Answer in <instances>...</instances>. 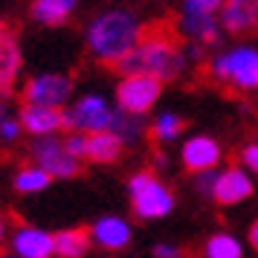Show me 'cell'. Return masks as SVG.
Segmentation results:
<instances>
[{"label": "cell", "instance_id": "26", "mask_svg": "<svg viewBox=\"0 0 258 258\" xmlns=\"http://www.w3.org/2000/svg\"><path fill=\"white\" fill-rule=\"evenodd\" d=\"M241 163H244L249 171H255V174H258V142L244 145V151H241Z\"/></svg>", "mask_w": 258, "mask_h": 258}, {"label": "cell", "instance_id": "10", "mask_svg": "<svg viewBox=\"0 0 258 258\" xmlns=\"http://www.w3.org/2000/svg\"><path fill=\"white\" fill-rule=\"evenodd\" d=\"M73 125L76 131H90V134H102V131H110V122H113V110L107 107V102L102 96H82L76 107L70 110Z\"/></svg>", "mask_w": 258, "mask_h": 258}, {"label": "cell", "instance_id": "29", "mask_svg": "<svg viewBox=\"0 0 258 258\" xmlns=\"http://www.w3.org/2000/svg\"><path fill=\"white\" fill-rule=\"evenodd\" d=\"M246 238H249V246L258 252V218L252 221V226H249V232H246Z\"/></svg>", "mask_w": 258, "mask_h": 258}, {"label": "cell", "instance_id": "15", "mask_svg": "<svg viewBox=\"0 0 258 258\" xmlns=\"http://www.w3.org/2000/svg\"><path fill=\"white\" fill-rule=\"evenodd\" d=\"M15 252L21 258H49L55 252V241L52 235L44 232V229H35V226H21L15 232Z\"/></svg>", "mask_w": 258, "mask_h": 258}, {"label": "cell", "instance_id": "13", "mask_svg": "<svg viewBox=\"0 0 258 258\" xmlns=\"http://www.w3.org/2000/svg\"><path fill=\"white\" fill-rule=\"evenodd\" d=\"M252 195V180L241 171V168H226L223 174H218V183H215V191H212V200L218 206H235Z\"/></svg>", "mask_w": 258, "mask_h": 258}, {"label": "cell", "instance_id": "31", "mask_svg": "<svg viewBox=\"0 0 258 258\" xmlns=\"http://www.w3.org/2000/svg\"><path fill=\"white\" fill-rule=\"evenodd\" d=\"M3 35H9V32H6V24L0 21V38H3Z\"/></svg>", "mask_w": 258, "mask_h": 258}, {"label": "cell", "instance_id": "9", "mask_svg": "<svg viewBox=\"0 0 258 258\" xmlns=\"http://www.w3.org/2000/svg\"><path fill=\"white\" fill-rule=\"evenodd\" d=\"M18 125L24 131H29L32 137H49L55 131H76L73 125L70 110H52V107H29L21 105V113H18Z\"/></svg>", "mask_w": 258, "mask_h": 258}, {"label": "cell", "instance_id": "18", "mask_svg": "<svg viewBox=\"0 0 258 258\" xmlns=\"http://www.w3.org/2000/svg\"><path fill=\"white\" fill-rule=\"evenodd\" d=\"M52 241H55L58 258H84L93 244V235L87 226H73V229H61L58 235H52Z\"/></svg>", "mask_w": 258, "mask_h": 258}, {"label": "cell", "instance_id": "30", "mask_svg": "<svg viewBox=\"0 0 258 258\" xmlns=\"http://www.w3.org/2000/svg\"><path fill=\"white\" fill-rule=\"evenodd\" d=\"M6 119H9V110H6V102H3V99H0V125H3V122H6Z\"/></svg>", "mask_w": 258, "mask_h": 258}, {"label": "cell", "instance_id": "3", "mask_svg": "<svg viewBox=\"0 0 258 258\" xmlns=\"http://www.w3.org/2000/svg\"><path fill=\"white\" fill-rule=\"evenodd\" d=\"M203 79L206 82H218L221 87H226V93L244 96L258 90V49L241 47L232 49L226 55L212 58L203 67Z\"/></svg>", "mask_w": 258, "mask_h": 258}, {"label": "cell", "instance_id": "28", "mask_svg": "<svg viewBox=\"0 0 258 258\" xmlns=\"http://www.w3.org/2000/svg\"><path fill=\"white\" fill-rule=\"evenodd\" d=\"M186 252L180 246H171V244H157L154 246V258H183Z\"/></svg>", "mask_w": 258, "mask_h": 258}, {"label": "cell", "instance_id": "12", "mask_svg": "<svg viewBox=\"0 0 258 258\" xmlns=\"http://www.w3.org/2000/svg\"><path fill=\"white\" fill-rule=\"evenodd\" d=\"M180 160H183V168L191 171V174L212 171L218 165V160H221V145L212 140V137H191L183 145Z\"/></svg>", "mask_w": 258, "mask_h": 258}, {"label": "cell", "instance_id": "20", "mask_svg": "<svg viewBox=\"0 0 258 258\" xmlns=\"http://www.w3.org/2000/svg\"><path fill=\"white\" fill-rule=\"evenodd\" d=\"M186 125L188 122L183 116H177V113H163L154 125H148V140H151L154 145H165V142L177 140V137L186 131Z\"/></svg>", "mask_w": 258, "mask_h": 258}, {"label": "cell", "instance_id": "5", "mask_svg": "<svg viewBox=\"0 0 258 258\" xmlns=\"http://www.w3.org/2000/svg\"><path fill=\"white\" fill-rule=\"evenodd\" d=\"M73 93V79L64 73H44V76H32L21 90V102L29 107H52V110H64V102Z\"/></svg>", "mask_w": 258, "mask_h": 258}, {"label": "cell", "instance_id": "17", "mask_svg": "<svg viewBox=\"0 0 258 258\" xmlns=\"http://www.w3.org/2000/svg\"><path fill=\"white\" fill-rule=\"evenodd\" d=\"M18 73H21V47L15 35H3L0 38V99L12 93Z\"/></svg>", "mask_w": 258, "mask_h": 258}, {"label": "cell", "instance_id": "16", "mask_svg": "<svg viewBox=\"0 0 258 258\" xmlns=\"http://www.w3.org/2000/svg\"><path fill=\"white\" fill-rule=\"evenodd\" d=\"M125 154V142L119 140L113 131H102V134H90L87 137V163L96 165H113L122 160Z\"/></svg>", "mask_w": 258, "mask_h": 258}, {"label": "cell", "instance_id": "25", "mask_svg": "<svg viewBox=\"0 0 258 258\" xmlns=\"http://www.w3.org/2000/svg\"><path fill=\"white\" fill-rule=\"evenodd\" d=\"M215 183H218V171H203V174L195 177V188H198L203 198H212V191H215Z\"/></svg>", "mask_w": 258, "mask_h": 258}, {"label": "cell", "instance_id": "4", "mask_svg": "<svg viewBox=\"0 0 258 258\" xmlns=\"http://www.w3.org/2000/svg\"><path fill=\"white\" fill-rule=\"evenodd\" d=\"M131 188V209L137 218L142 221H157V218H165L168 212L174 209V195L171 188L160 183L157 177L151 174V168H142L128 180Z\"/></svg>", "mask_w": 258, "mask_h": 258}, {"label": "cell", "instance_id": "2", "mask_svg": "<svg viewBox=\"0 0 258 258\" xmlns=\"http://www.w3.org/2000/svg\"><path fill=\"white\" fill-rule=\"evenodd\" d=\"M140 18L128 9H113L93 18V24L87 26V47L96 55L99 64L116 67L119 61L128 55L131 49L140 44Z\"/></svg>", "mask_w": 258, "mask_h": 258}, {"label": "cell", "instance_id": "32", "mask_svg": "<svg viewBox=\"0 0 258 258\" xmlns=\"http://www.w3.org/2000/svg\"><path fill=\"white\" fill-rule=\"evenodd\" d=\"M0 246H3V221H0Z\"/></svg>", "mask_w": 258, "mask_h": 258}, {"label": "cell", "instance_id": "11", "mask_svg": "<svg viewBox=\"0 0 258 258\" xmlns=\"http://www.w3.org/2000/svg\"><path fill=\"white\" fill-rule=\"evenodd\" d=\"M221 26L229 35H255L258 32V3L229 0L221 6Z\"/></svg>", "mask_w": 258, "mask_h": 258}, {"label": "cell", "instance_id": "6", "mask_svg": "<svg viewBox=\"0 0 258 258\" xmlns=\"http://www.w3.org/2000/svg\"><path fill=\"white\" fill-rule=\"evenodd\" d=\"M218 0H188L183 3V12H180V29L183 35L195 38L198 44H215L218 41V15H221Z\"/></svg>", "mask_w": 258, "mask_h": 258}, {"label": "cell", "instance_id": "27", "mask_svg": "<svg viewBox=\"0 0 258 258\" xmlns=\"http://www.w3.org/2000/svg\"><path fill=\"white\" fill-rule=\"evenodd\" d=\"M18 137H21V125H18L15 119H6V122L0 125V140L3 142H15Z\"/></svg>", "mask_w": 258, "mask_h": 258}, {"label": "cell", "instance_id": "7", "mask_svg": "<svg viewBox=\"0 0 258 258\" xmlns=\"http://www.w3.org/2000/svg\"><path fill=\"white\" fill-rule=\"evenodd\" d=\"M163 93V82L154 76H125L116 84L119 110L128 116H142L154 107V102Z\"/></svg>", "mask_w": 258, "mask_h": 258}, {"label": "cell", "instance_id": "19", "mask_svg": "<svg viewBox=\"0 0 258 258\" xmlns=\"http://www.w3.org/2000/svg\"><path fill=\"white\" fill-rule=\"evenodd\" d=\"M32 18L44 26H61L70 21V15L76 12L73 0H35L32 6Z\"/></svg>", "mask_w": 258, "mask_h": 258}, {"label": "cell", "instance_id": "21", "mask_svg": "<svg viewBox=\"0 0 258 258\" xmlns=\"http://www.w3.org/2000/svg\"><path fill=\"white\" fill-rule=\"evenodd\" d=\"M52 183V177L47 171H41L38 165H24L18 174H15V188L21 191V195H32V191H41V188H47Z\"/></svg>", "mask_w": 258, "mask_h": 258}, {"label": "cell", "instance_id": "1", "mask_svg": "<svg viewBox=\"0 0 258 258\" xmlns=\"http://www.w3.org/2000/svg\"><path fill=\"white\" fill-rule=\"evenodd\" d=\"M186 67V55L180 49V32L177 24L168 18L142 24L140 44L119 61L113 73L119 76H154L160 82H174Z\"/></svg>", "mask_w": 258, "mask_h": 258}, {"label": "cell", "instance_id": "24", "mask_svg": "<svg viewBox=\"0 0 258 258\" xmlns=\"http://www.w3.org/2000/svg\"><path fill=\"white\" fill-rule=\"evenodd\" d=\"M64 151L70 154L76 163H82L84 157H87V137H84V134H79V131H73L70 137L64 140Z\"/></svg>", "mask_w": 258, "mask_h": 258}, {"label": "cell", "instance_id": "8", "mask_svg": "<svg viewBox=\"0 0 258 258\" xmlns=\"http://www.w3.org/2000/svg\"><path fill=\"white\" fill-rule=\"evenodd\" d=\"M29 157L35 160L41 171H47L49 177H79L82 174V163H76L70 154L64 151V140H52V137H41L29 145Z\"/></svg>", "mask_w": 258, "mask_h": 258}, {"label": "cell", "instance_id": "14", "mask_svg": "<svg viewBox=\"0 0 258 258\" xmlns=\"http://www.w3.org/2000/svg\"><path fill=\"white\" fill-rule=\"evenodd\" d=\"M90 235H93V241L102 249H107V252H119V249H125V246L131 244V226L122 218H116V215H105V218H99V221L90 226Z\"/></svg>", "mask_w": 258, "mask_h": 258}, {"label": "cell", "instance_id": "22", "mask_svg": "<svg viewBox=\"0 0 258 258\" xmlns=\"http://www.w3.org/2000/svg\"><path fill=\"white\" fill-rule=\"evenodd\" d=\"M241 244L235 241L232 235L226 232H215L206 241V258H241Z\"/></svg>", "mask_w": 258, "mask_h": 258}, {"label": "cell", "instance_id": "23", "mask_svg": "<svg viewBox=\"0 0 258 258\" xmlns=\"http://www.w3.org/2000/svg\"><path fill=\"white\" fill-rule=\"evenodd\" d=\"M110 131H113L122 142H131V140H137L142 131H145V122H142L140 116H128V113H122V110H113Z\"/></svg>", "mask_w": 258, "mask_h": 258}]
</instances>
